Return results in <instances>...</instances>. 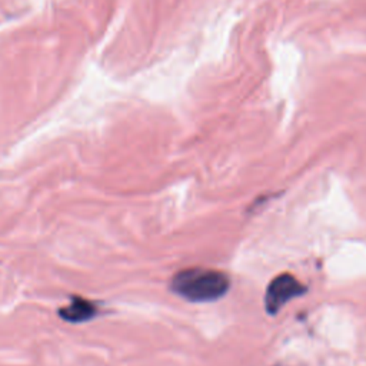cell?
<instances>
[{
  "instance_id": "obj_1",
  "label": "cell",
  "mask_w": 366,
  "mask_h": 366,
  "mask_svg": "<svg viewBox=\"0 0 366 366\" xmlns=\"http://www.w3.org/2000/svg\"><path fill=\"white\" fill-rule=\"evenodd\" d=\"M227 273L209 267H186L176 272L169 283L170 290L192 303H210L222 299L230 289Z\"/></svg>"
},
{
  "instance_id": "obj_2",
  "label": "cell",
  "mask_w": 366,
  "mask_h": 366,
  "mask_svg": "<svg viewBox=\"0 0 366 366\" xmlns=\"http://www.w3.org/2000/svg\"><path fill=\"white\" fill-rule=\"evenodd\" d=\"M307 287L293 274L280 273L270 280L264 293V309L270 316L277 315L287 302L303 296Z\"/></svg>"
},
{
  "instance_id": "obj_3",
  "label": "cell",
  "mask_w": 366,
  "mask_h": 366,
  "mask_svg": "<svg viewBox=\"0 0 366 366\" xmlns=\"http://www.w3.org/2000/svg\"><path fill=\"white\" fill-rule=\"evenodd\" d=\"M99 313L97 303L81 296H71L70 303L59 309V316L70 323H81L90 320Z\"/></svg>"
},
{
  "instance_id": "obj_4",
  "label": "cell",
  "mask_w": 366,
  "mask_h": 366,
  "mask_svg": "<svg viewBox=\"0 0 366 366\" xmlns=\"http://www.w3.org/2000/svg\"><path fill=\"white\" fill-rule=\"evenodd\" d=\"M276 366H280V365H276Z\"/></svg>"
}]
</instances>
